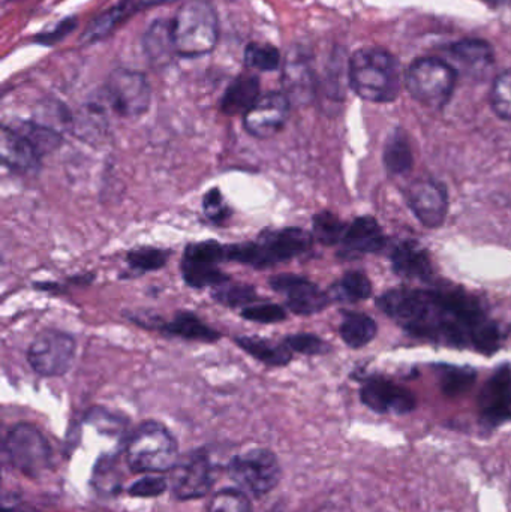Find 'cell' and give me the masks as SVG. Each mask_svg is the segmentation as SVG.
Listing matches in <instances>:
<instances>
[{"label":"cell","mask_w":511,"mask_h":512,"mask_svg":"<svg viewBox=\"0 0 511 512\" xmlns=\"http://www.w3.org/2000/svg\"><path fill=\"white\" fill-rule=\"evenodd\" d=\"M213 486V469L204 453H189L171 471V489L180 501L200 499Z\"/></svg>","instance_id":"obj_11"},{"label":"cell","mask_w":511,"mask_h":512,"mask_svg":"<svg viewBox=\"0 0 511 512\" xmlns=\"http://www.w3.org/2000/svg\"><path fill=\"white\" fill-rule=\"evenodd\" d=\"M245 63L248 68L258 69V71H276L281 63V53L273 45L254 42L245 50Z\"/></svg>","instance_id":"obj_31"},{"label":"cell","mask_w":511,"mask_h":512,"mask_svg":"<svg viewBox=\"0 0 511 512\" xmlns=\"http://www.w3.org/2000/svg\"><path fill=\"white\" fill-rule=\"evenodd\" d=\"M408 203L425 227L437 228L443 225L449 206L443 186L429 180H420L408 191Z\"/></svg>","instance_id":"obj_15"},{"label":"cell","mask_w":511,"mask_h":512,"mask_svg":"<svg viewBox=\"0 0 511 512\" xmlns=\"http://www.w3.org/2000/svg\"><path fill=\"white\" fill-rule=\"evenodd\" d=\"M207 512H252V507L242 490H222L213 496Z\"/></svg>","instance_id":"obj_35"},{"label":"cell","mask_w":511,"mask_h":512,"mask_svg":"<svg viewBox=\"0 0 511 512\" xmlns=\"http://www.w3.org/2000/svg\"><path fill=\"white\" fill-rule=\"evenodd\" d=\"M284 95L296 105H306L314 99V75L305 60H291L285 65Z\"/></svg>","instance_id":"obj_19"},{"label":"cell","mask_w":511,"mask_h":512,"mask_svg":"<svg viewBox=\"0 0 511 512\" xmlns=\"http://www.w3.org/2000/svg\"><path fill=\"white\" fill-rule=\"evenodd\" d=\"M384 165L393 176L405 174L413 167V152L404 132L396 131L390 135L384 149Z\"/></svg>","instance_id":"obj_27"},{"label":"cell","mask_w":511,"mask_h":512,"mask_svg":"<svg viewBox=\"0 0 511 512\" xmlns=\"http://www.w3.org/2000/svg\"><path fill=\"white\" fill-rule=\"evenodd\" d=\"M222 261H227V248L221 243L215 240L192 243L185 249L180 265L183 280L197 289L224 285L230 282V277L219 270Z\"/></svg>","instance_id":"obj_10"},{"label":"cell","mask_w":511,"mask_h":512,"mask_svg":"<svg viewBox=\"0 0 511 512\" xmlns=\"http://www.w3.org/2000/svg\"><path fill=\"white\" fill-rule=\"evenodd\" d=\"M290 113V101L284 92H270L243 114V126L252 137L272 138L284 128Z\"/></svg>","instance_id":"obj_12"},{"label":"cell","mask_w":511,"mask_h":512,"mask_svg":"<svg viewBox=\"0 0 511 512\" xmlns=\"http://www.w3.org/2000/svg\"><path fill=\"white\" fill-rule=\"evenodd\" d=\"M242 316L248 321L258 322V324H275V322L284 321L287 318L284 307L278 304H251L242 310Z\"/></svg>","instance_id":"obj_37"},{"label":"cell","mask_w":511,"mask_h":512,"mask_svg":"<svg viewBox=\"0 0 511 512\" xmlns=\"http://www.w3.org/2000/svg\"><path fill=\"white\" fill-rule=\"evenodd\" d=\"M213 298L224 306H251L257 300V294L252 286L227 282L216 286Z\"/></svg>","instance_id":"obj_32"},{"label":"cell","mask_w":511,"mask_h":512,"mask_svg":"<svg viewBox=\"0 0 511 512\" xmlns=\"http://www.w3.org/2000/svg\"><path fill=\"white\" fill-rule=\"evenodd\" d=\"M491 105L500 119L511 122V69L495 78L491 90Z\"/></svg>","instance_id":"obj_33"},{"label":"cell","mask_w":511,"mask_h":512,"mask_svg":"<svg viewBox=\"0 0 511 512\" xmlns=\"http://www.w3.org/2000/svg\"><path fill=\"white\" fill-rule=\"evenodd\" d=\"M108 104L119 116L135 119L143 116L152 101V89L146 75L131 69H116L105 84Z\"/></svg>","instance_id":"obj_9"},{"label":"cell","mask_w":511,"mask_h":512,"mask_svg":"<svg viewBox=\"0 0 511 512\" xmlns=\"http://www.w3.org/2000/svg\"><path fill=\"white\" fill-rule=\"evenodd\" d=\"M75 21H77L75 18H68V20L62 21L53 32L39 36L38 42H41V44H56L59 39H62L63 36L68 35L71 30L75 29V24H77Z\"/></svg>","instance_id":"obj_41"},{"label":"cell","mask_w":511,"mask_h":512,"mask_svg":"<svg viewBox=\"0 0 511 512\" xmlns=\"http://www.w3.org/2000/svg\"><path fill=\"white\" fill-rule=\"evenodd\" d=\"M347 227L332 212L318 213L314 218V236L321 245H338L344 239Z\"/></svg>","instance_id":"obj_30"},{"label":"cell","mask_w":511,"mask_h":512,"mask_svg":"<svg viewBox=\"0 0 511 512\" xmlns=\"http://www.w3.org/2000/svg\"><path fill=\"white\" fill-rule=\"evenodd\" d=\"M348 78L354 92L371 102H392L402 86V66L389 51L360 48L350 59Z\"/></svg>","instance_id":"obj_1"},{"label":"cell","mask_w":511,"mask_h":512,"mask_svg":"<svg viewBox=\"0 0 511 512\" xmlns=\"http://www.w3.org/2000/svg\"><path fill=\"white\" fill-rule=\"evenodd\" d=\"M311 246V234L302 228H284L266 231L258 237L257 242L230 246L227 248V259L249 267L269 268L305 254Z\"/></svg>","instance_id":"obj_2"},{"label":"cell","mask_w":511,"mask_h":512,"mask_svg":"<svg viewBox=\"0 0 511 512\" xmlns=\"http://www.w3.org/2000/svg\"><path fill=\"white\" fill-rule=\"evenodd\" d=\"M144 48L155 65L170 63V60L177 56L171 36V21H155L144 35Z\"/></svg>","instance_id":"obj_24"},{"label":"cell","mask_w":511,"mask_h":512,"mask_svg":"<svg viewBox=\"0 0 511 512\" xmlns=\"http://www.w3.org/2000/svg\"><path fill=\"white\" fill-rule=\"evenodd\" d=\"M168 252L158 248H138L126 256L129 268L140 273L159 270L167 264Z\"/></svg>","instance_id":"obj_34"},{"label":"cell","mask_w":511,"mask_h":512,"mask_svg":"<svg viewBox=\"0 0 511 512\" xmlns=\"http://www.w3.org/2000/svg\"><path fill=\"white\" fill-rule=\"evenodd\" d=\"M3 512H24V511L20 510V508L11 507V508H5V510H3Z\"/></svg>","instance_id":"obj_42"},{"label":"cell","mask_w":511,"mask_h":512,"mask_svg":"<svg viewBox=\"0 0 511 512\" xmlns=\"http://www.w3.org/2000/svg\"><path fill=\"white\" fill-rule=\"evenodd\" d=\"M126 462L137 474L173 471L179 462L176 439L167 427L155 421L141 424L126 445Z\"/></svg>","instance_id":"obj_4"},{"label":"cell","mask_w":511,"mask_h":512,"mask_svg":"<svg viewBox=\"0 0 511 512\" xmlns=\"http://www.w3.org/2000/svg\"><path fill=\"white\" fill-rule=\"evenodd\" d=\"M393 270L407 279H428L432 274L428 252L416 242H405L392 255Z\"/></svg>","instance_id":"obj_20"},{"label":"cell","mask_w":511,"mask_h":512,"mask_svg":"<svg viewBox=\"0 0 511 512\" xmlns=\"http://www.w3.org/2000/svg\"><path fill=\"white\" fill-rule=\"evenodd\" d=\"M165 489H167V483L162 478L144 477L131 486L129 495L135 496V498H152V496L164 493Z\"/></svg>","instance_id":"obj_40"},{"label":"cell","mask_w":511,"mask_h":512,"mask_svg":"<svg viewBox=\"0 0 511 512\" xmlns=\"http://www.w3.org/2000/svg\"><path fill=\"white\" fill-rule=\"evenodd\" d=\"M383 230L378 222L369 216L356 219L345 231L342 239V254L344 255H363L375 254L384 248Z\"/></svg>","instance_id":"obj_18"},{"label":"cell","mask_w":511,"mask_h":512,"mask_svg":"<svg viewBox=\"0 0 511 512\" xmlns=\"http://www.w3.org/2000/svg\"><path fill=\"white\" fill-rule=\"evenodd\" d=\"M0 156L2 162L18 173H35L41 164V155L35 147L12 126H3L0 134Z\"/></svg>","instance_id":"obj_17"},{"label":"cell","mask_w":511,"mask_h":512,"mask_svg":"<svg viewBox=\"0 0 511 512\" xmlns=\"http://www.w3.org/2000/svg\"><path fill=\"white\" fill-rule=\"evenodd\" d=\"M362 402L380 414H408L416 408V399L410 391L386 379H372L360 391Z\"/></svg>","instance_id":"obj_14"},{"label":"cell","mask_w":511,"mask_h":512,"mask_svg":"<svg viewBox=\"0 0 511 512\" xmlns=\"http://www.w3.org/2000/svg\"><path fill=\"white\" fill-rule=\"evenodd\" d=\"M285 343L291 351L300 352V354L317 355L326 354L329 351V345L314 334H293L285 339Z\"/></svg>","instance_id":"obj_38"},{"label":"cell","mask_w":511,"mask_h":512,"mask_svg":"<svg viewBox=\"0 0 511 512\" xmlns=\"http://www.w3.org/2000/svg\"><path fill=\"white\" fill-rule=\"evenodd\" d=\"M171 21L177 56L198 57L210 53L218 41V17L206 0H188Z\"/></svg>","instance_id":"obj_3"},{"label":"cell","mask_w":511,"mask_h":512,"mask_svg":"<svg viewBox=\"0 0 511 512\" xmlns=\"http://www.w3.org/2000/svg\"><path fill=\"white\" fill-rule=\"evenodd\" d=\"M476 381V373L461 367H446L441 375V385L449 396L464 393Z\"/></svg>","instance_id":"obj_36"},{"label":"cell","mask_w":511,"mask_h":512,"mask_svg":"<svg viewBox=\"0 0 511 512\" xmlns=\"http://www.w3.org/2000/svg\"><path fill=\"white\" fill-rule=\"evenodd\" d=\"M480 412L489 426L511 420V372L507 367L495 373L483 388Z\"/></svg>","instance_id":"obj_16"},{"label":"cell","mask_w":511,"mask_h":512,"mask_svg":"<svg viewBox=\"0 0 511 512\" xmlns=\"http://www.w3.org/2000/svg\"><path fill=\"white\" fill-rule=\"evenodd\" d=\"M450 54L456 62L477 71L494 63V50L483 39H462L450 47Z\"/></svg>","instance_id":"obj_25"},{"label":"cell","mask_w":511,"mask_h":512,"mask_svg":"<svg viewBox=\"0 0 511 512\" xmlns=\"http://www.w3.org/2000/svg\"><path fill=\"white\" fill-rule=\"evenodd\" d=\"M12 128L20 132L41 156L54 152L62 144V135L44 123L23 122Z\"/></svg>","instance_id":"obj_29"},{"label":"cell","mask_w":511,"mask_h":512,"mask_svg":"<svg viewBox=\"0 0 511 512\" xmlns=\"http://www.w3.org/2000/svg\"><path fill=\"white\" fill-rule=\"evenodd\" d=\"M5 453L9 463L26 477H39L50 466V445L44 435L30 424L12 427L6 436Z\"/></svg>","instance_id":"obj_8"},{"label":"cell","mask_w":511,"mask_h":512,"mask_svg":"<svg viewBox=\"0 0 511 512\" xmlns=\"http://www.w3.org/2000/svg\"><path fill=\"white\" fill-rule=\"evenodd\" d=\"M228 475L243 493L260 498L278 486L282 471L272 451L254 448L231 459Z\"/></svg>","instance_id":"obj_6"},{"label":"cell","mask_w":511,"mask_h":512,"mask_svg":"<svg viewBox=\"0 0 511 512\" xmlns=\"http://www.w3.org/2000/svg\"><path fill=\"white\" fill-rule=\"evenodd\" d=\"M237 345L248 352L255 360L267 364V366H287L293 360V351L288 348L287 343H275L261 337H239Z\"/></svg>","instance_id":"obj_22"},{"label":"cell","mask_w":511,"mask_h":512,"mask_svg":"<svg viewBox=\"0 0 511 512\" xmlns=\"http://www.w3.org/2000/svg\"><path fill=\"white\" fill-rule=\"evenodd\" d=\"M270 286L287 298V306L296 315L309 316L321 312L330 303L327 292L315 283L296 274H279L270 279Z\"/></svg>","instance_id":"obj_13"},{"label":"cell","mask_w":511,"mask_h":512,"mask_svg":"<svg viewBox=\"0 0 511 512\" xmlns=\"http://www.w3.org/2000/svg\"><path fill=\"white\" fill-rule=\"evenodd\" d=\"M77 343L65 331L47 328L41 331L27 349V361L38 375L45 378L63 376L71 369Z\"/></svg>","instance_id":"obj_7"},{"label":"cell","mask_w":511,"mask_h":512,"mask_svg":"<svg viewBox=\"0 0 511 512\" xmlns=\"http://www.w3.org/2000/svg\"><path fill=\"white\" fill-rule=\"evenodd\" d=\"M260 98V80L255 75H240L228 86L221 107L225 114H245Z\"/></svg>","instance_id":"obj_21"},{"label":"cell","mask_w":511,"mask_h":512,"mask_svg":"<svg viewBox=\"0 0 511 512\" xmlns=\"http://www.w3.org/2000/svg\"><path fill=\"white\" fill-rule=\"evenodd\" d=\"M159 330L170 334V336L182 337L186 340H198V342L212 343L221 337L218 331L204 324L195 313L191 312L177 313L173 321L162 325Z\"/></svg>","instance_id":"obj_23"},{"label":"cell","mask_w":511,"mask_h":512,"mask_svg":"<svg viewBox=\"0 0 511 512\" xmlns=\"http://www.w3.org/2000/svg\"><path fill=\"white\" fill-rule=\"evenodd\" d=\"M372 285L368 277L359 271L345 274L327 292L330 301H360L371 297Z\"/></svg>","instance_id":"obj_28"},{"label":"cell","mask_w":511,"mask_h":512,"mask_svg":"<svg viewBox=\"0 0 511 512\" xmlns=\"http://www.w3.org/2000/svg\"><path fill=\"white\" fill-rule=\"evenodd\" d=\"M408 93L429 108H443L452 98L456 71L440 59H419L411 63L404 75Z\"/></svg>","instance_id":"obj_5"},{"label":"cell","mask_w":511,"mask_h":512,"mask_svg":"<svg viewBox=\"0 0 511 512\" xmlns=\"http://www.w3.org/2000/svg\"><path fill=\"white\" fill-rule=\"evenodd\" d=\"M203 212L207 219L216 222V224L225 221L230 216V207L225 204L224 197H222L218 188L210 189L204 195Z\"/></svg>","instance_id":"obj_39"},{"label":"cell","mask_w":511,"mask_h":512,"mask_svg":"<svg viewBox=\"0 0 511 512\" xmlns=\"http://www.w3.org/2000/svg\"><path fill=\"white\" fill-rule=\"evenodd\" d=\"M377 334V324L371 316L348 313L341 324V336L350 348L368 345Z\"/></svg>","instance_id":"obj_26"}]
</instances>
